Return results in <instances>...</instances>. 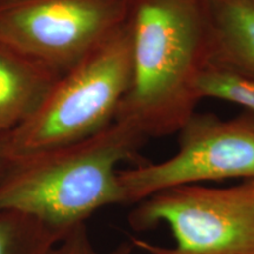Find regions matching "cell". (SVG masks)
I'll return each mask as SVG.
<instances>
[{"mask_svg": "<svg viewBox=\"0 0 254 254\" xmlns=\"http://www.w3.org/2000/svg\"><path fill=\"white\" fill-rule=\"evenodd\" d=\"M132 80V38L125 21L57 79L26 123L8 135L13 158L73 144L103 131Z\"/></svg>", "mask_w": 254, "mask_h": 254, "instance_id": "obj_3", "label": "cell"}, {"mask_svg": "<svg viewBox=\"0 0 254 254\" xmlns=\"http://www.w3.org/2000/svg\"><path fill=\"white\" fill-rule=\"evenodd\" d=\"M209 24V66L254 79V1L204 0Z\"/></svg>", "mask_w": 254, "mask_h": 254, "instance_id": "obj_8", "label": "cell"}, {"mask_svg": "<svg viewBox=\"0 0 254 254\" xmlns=\"http://www.w3.org/2000/svg\"><path fill=\"white\" fill-rule=\"evenodd\" d=\"M133 247L132 243H122L110 252H100L92 244L86 224H84L66 234L47 254H132Z\"/></svg>", "mask_w": 254, "mask_h": 254, "instance_id": "obj_11", "label": "cell"}, {"mask_svg": "<svg viewBox=\"0 0 254 254\" xmlns=\"http://www.w3.org/2000/svg\"><path fill=\"white\" fill-rule=\"evenodd\" d=\"M12 160L13 157L9 150L8 135H0V178L4 176Z\"/></svg>", "mask_w": 254, "mask_h": 254, "instance_id": "obj_12", "label": "cell"}, {"mask_svg": "<svg viewBox=\"0 0 254 254\" xmlns=\"http://www.w3.org/2000/svg\"><path fill=\"white\" fill-rule=\"evenodd\" d=\"M63 234L15 211H0V254H47Z\"/></svg>", "mask_w": 254, "mask_h": 254, "instance_id": "obj_9", "label": "cell"}, {"mask_svg": "<svg viewBox=\"0 0 254 254\" xmlns=\"http://www.w3.org/2000/svg\"><path fill=\"white\" fill-rule=\"evenodd\" d=\"M200 99L215 98L234 103L254 113V79L207 66L198 81Z\"/></svg>", "mask_w": 254, "mask_h": 254, "instance_id": "obj_10", "label": "cell"}, {"mask_svg": "<svg viewBox=\"0 0 254 254\" xmlns=\"http://www.w3.org/2000/svg\"><path fill=\"white\" fill-rule=\"evenodd\" d=\"M134 230L166 224L176 245L161 247L133 238L150 254H254V180L207 187H170L136 204L129 214Z\"/></svg>", "mask_w": 254, "mask_h": 254, "instance_id": "obj_4", "label": "cell"}, {"mask_svg": "<svg viewBox=\"0 0 254 254\" xmlns=\"http://www.w3.org/2000/svg\"><path fill=\"white\" fill-rule=\"evenodd\" d=\"M147 140L114 120L84 140L13 158L0 178V211L31 215L65 237L100 208L124 205L118 166L141 164Z\"/></svg>", "mask_w": 254, "mask_h": 254, "instance_id": "obj_2", "label": "cell"}, {"mask_svg": "<svg viewBox=\"0 0 254 254\" xmlns=\"http://www.w3.org/2000/svg\"><path fill=\"white\" fill-rule=\"evenodd\" d=\"M253 1H254V0H253Z\"/></svg>", "mask_w": 254, "mask_h": 254, "instance_id": "obj_13", "label": "cell"}, {"mask_svg": "<svg viewBox=\"0 0 254 254\" xmlns=\"http://www.w3.org/2000/svg\"><path fill=\"white\" fill-rule=\"evenodd\" d=\"M60 75L0 43V135L31 118Z\"/></svg>", "mask_w": 254, "mask_h": 254, "instance_id": "obj_7", "label": "cell"}, {"mask_svg": "<svg viewBox=\"0 0 254 254\" xmlns=\"http://www.w3.org/2000/svg\"><path fill=\"white\" fill-rule=\"evenodd\" d=\"M178 133V152L167 160L119 170L124 205L186 184L254 180V113L231 119L194 113Z\"/></svg>", "mask_w": 254, "mask_h": 254, "instance_id": "obj_5", "label": "cell"}, {"mask_svg": "<svg viewBox=\"0 0 254 254\" xmlns=\"http://www.w3.org/2000/svg\"><path fill=\"white\" fill-rule=\"evenodd\" d=\"M132 38V80L117 111L146 138L183 128L195 113L198 81L209 65L204 0H126Z\"/></svg>", "mask_w": 254, "mask_h": 254, "instance_id": "obj_1", "label": "cell"}, {"mask_svg": "<svg viewBox=\"0 0 254 254\" xmlns=\"http://www.w3.org/2000/svg\"><path fill=\"white\" fill-rule=\"evenodd\" d=\"M126 18V0H0V43L64 74Z\"/></svg>", "mask_w": 254, "mask_h": 254, "instance_id": "obj_6", "label": "cell"}]
</instances>
